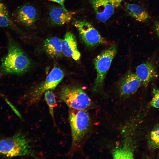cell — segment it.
I'll use <instances>...</instances> for the list:
<instances>
[{"instance_id": "cell-23", "label": "cell", "mask_w": 159, "mask_h": 159, "mask_svg": "<svg viewBox=\"0 0 159 159\" xmlns=\"http://www.w3.org/2000/svg\"><path fill=\"white\" fill-rule=\"evenodd\" d=\"M47 1H52L58 4L61 6L65 7L64 3L66 0H45Z\"/></svg>"}, {"instance_id": "cell-10", "label": "cell", "mask_w": 159, "mask_h": 159, "mask_svg": "<svg viewBox=\"0 0 159 159\" xmlns=\"http://www.w3.org/2000/svg\"><path fill=\"white\" fill-rule=\"evenodd\" d=\"M61 49L62 53L65 56L76 61L80 59L81 54L78 49L77 41L71 32H67L62 39Z\"/></svg>"}, {"instance_id": "cell-20", "label": "cell", "mask_w": 159, "mask_h": 159, "mask_svg": "<svg viewBox=\"0 0 159 159\" xmlns=\"http://www.w3.org/2000/svg\"><path fill=\"white\" fill-rule=\"evenodd\" d=\"M153 97L150 102V105L155 108H159V89L154 87L153 88Z\"/></svg>"}, {"instance_id": "cell-4", "label": "cell", "mask_w": 159, "mask_h": 159, "mask_svg": "<svg viewBox=\"0 0 159 159\" xmlns=\"http://www.w3.org/2000/svg\"><path fill=\"white\" fill-rule=\"evenodd\" d=\"M59 96L69 109L85 110L92 103L91 100L87 95L78 87L64 86L61 89Z\"/></svg>"}, {"instance_id": "cell-5", "label": "cell", "mask_w": 159, "mask_h": 159, "mask_svg": "<svg viewBox=\"0 0 159 159\" xmlns=\"http://www.w3.org/2000/svg\"><path fill=\"white\" fill-rule=\"evenodd\" d=\"M117 51L116 47L111 45L97 56L94 60V66L97 74L93 86V91H98L102 88L107 73Z\"/></svg>"}, {"instance_id": "cell-19", "label": "cell", "mask_w": 159, "mask_h": 159, "mask_svg": "<svg viewBox=\"0 0 159 159\" xmlns=\"http://www.w3.org/2000/svg\"><path fill=\"white\" fill-rule=\"evenodd\" d=\"M150 140L155 147L159 146V127L152 131L150 134Z\"/></svg>"}, {"instance_id": "cell-14", "label": "cell", "mask_w": 159, "mask_h": 159, "mask_svg": "<svg viewBox=\"0 0 159 159\" xmlns=\"http://www.w3.org/2000/svg\"><path fill=\"white\" fill-rule=\"evenodd\" d=\"M125 7L128 14L137 21L145 22L150 19V16L147 11L139 5L127 3Z\"/></svg>"}, {"instance_id": "cell-2", "label": "cell", "mask_w": 159, "mask_h": 159, "mask_svg": "<svg viewBox=\"0 0 159 159\" xmlns=\"http://www.w3.org/2000/svg\"><path fill=\"white\" fill-rule=\"evenodd\" d=\"M0 155L11 158L21 156L34 157L35 154L31 140L19 132L11 137L0 139Z\"/></svg>"}, {"instance_id": "cell-16", "label": "cell", "mask_w": 159, "mask_h": 159, "mask_svg": "<svg viewBox=\"0 0 159 159\" xmlns=\"http://www.w3.org/2000/svg\"><path fill=\"white\" fill-rule=\"evenodd\" d=\"M0 27L10 29L20 34L22 32L11 20L7 8L2 0H0Z\"/></svg>"}, {"instance_id": "cell-15", "label": "cell", "mask_w": 159, "mask_h": 159, "mask_svg": "<svg viewBox=\"0 0 159 159\" xmlns=\"http://www.w3.org/2000/svg\"><path fill=\"white\" fill-rule=\"evenodd\" d=\"M62 39L56 37H53L46 39L44 42V50L52 58H56L62 55Z\"/></svg>"}, {"instance_id": "cell-11", "label": "cell", "mask_w": 159, "mask_h": 159, "mask_svg": "<svg viewBox=\"0 0 159 159\" xmlns=\"http://www.w3.org/2000/svg\"><path fill=\"white\" fill-rule=\"evenodd\" d=\"M73 14V13L65 7L61 6H54L49 11V20L53 25H62L71 21Z\"/></svg>"}, {"instance_id": "cell-12", "label": "cell", "mask_w": 159, "mask_h": 159, "mask_svg": "<svg viewBox=\"0 0 159 159\" xmlns=\"http://www.w3.org/2000/svg\"><path fill=\"white\" fill-rule=\"evenodd\" d=\"M93 7L97 19L105 22L113 15L114 7L108 0H89Z\"/></svg>"}, {"instance_id": "cell-21", "label": "cell", "mask_w": 159, "mask_h": 159, "mask_svg": "<svg viewBox=\"0 0 159 159\" xmlns=\"http://www.w3.org/2000/svg\"><path fill=\"white\" fill-rule=\"evenodd\" d=\"M153 23V29L159 38V20L154 21Z\"/></svg>"}, {"instance_id": "cell-7", "label": "cell", "mask_w": 159, "mask_h": 159, "mask_svg": "<svg viewBox=\"0 0 159 159\" xmlns=\"http://www.w3.org/2000/svg\"><path fill=\"white\" fill-rule=\"evenodd\" d=\"M64 76V72L60 68L54 67L45 80L32 92L30 100L32 103L38 101L47 91L55 89L62 80Z\"/></svg>"}, {"instance_id": "cell-22", "label": "cell", "mask_w": 159, "mask_h": 159, "mask_svg": "<svg viewBox=\"0 0 159 159\" xmlns=\"http://www.w3.org/2000/svg\"><path fill=\"white\" fill-rule=\"evenodd\" d=\"M108 0L114 7H117L119 6L122 2L124 0Z\"/></svg>"}, {"instance_id": "cell-8", "label": "cell", "mask_w": 159, "mask_h": 159, "mask_svg": "<svg viewBox=\"0 0 159 159\" xmlns=\"http://www.w3.org/2000/svg\"><path fill=\"white\" fill-rule=\"evenodd\" d=\"M19 22L25 27L32 28L38 19V14L35 7L29 4H24L18 8L16 13Z\"/></svg>"}, {"instance_id": "cell-18", "label": "cell", "mask_w": 159, "mask_h": 159, "mask_svg": "<svg viewBox=\"0 0 159 159\" xmlns=\"http://www.w3.org/2000/svg\"><path fill=\"white\" fill-rule=\"evenodd\" d=\"M45 100L48 106L49 113L54 122V109L56 103L55 95L50 90H48L44 93Z\"/></svg>"}, {"instance_id": "cell-9", "label": "cell", "mask_w": 159, "mask_h": 159, "mask_svg": "<svg viewBox=\"0 0 159 159\" xmlns=\"http://www.w3.org/2000/svg\"><path fill=\"white\" fill-rule=\"evenodd\" d=\"M141 80L135 74L127 73L122 79L120 85V95L126 97L135 93L140 86Z\"/></svg>"}, {"instance_id": "cell-24", "label": "cell", "mask_w": 159, "mask_h": 159, "mask_svg": "<svg viewBox=\"0 0 159 159\" xmlns=\"http://www.w3.org/2000/svg\"><path fill=\"white\" fill-rule=\"evenodd\" d=\"M0 95L2 97L3 96V95H2L1 94V93H0Z\"/></svg>"}, {"instance_id": "cell-3", "label": "cell", "mask_w": 159, "mask_h": 159, "mask_svg": "<svg viewBox=\"0 0 159 159\" xmlns=\"http://www.w3.org/2000/svg\"><path fill=\"white\" fill-rule=\"evenodd\" d=\"M69 120L72 139L71 150H74L79 146L88 131L90 118L85 110L69 109Z\"/></svg>"}, {"instance_id": "cell-6", "label": "cell", "mask_w": 159, "mask_h": 159, "mask_svg": "<svg viewBox=\"0 0 159 159\" xmlns=\"http://www.w3.org/2000/svg\"><path fill=\"white\" fill-rule=\"evenodd\" d=\"M73 25L77 29L80 37L85 45L92 48L107 44L106 40L90 22L85 20H77Z\"/></svg>"}, {"instance_id": "cell-13", "label": "cell", "mask_w": 159, "mask_h": 159, "mask_svg": "<svg viewBox=\"0 0 159 159\" xmlns=\"http://www.w3.org/2000/svg\"><path fill=\"white\" fill-rule=\"evenodd\" d=\"M135 74L144 87H147L153 79L157 77L155 67L150 62H147L138 65L136 69Z\"/></svg>"}, {"instance_id": "cell-17", "label": "cell", "mask_w": 159, "mask_h": 159, "mask_svg": "<svg viewBox=\"0 0 159 159\" xmlns=\"http://www.w3.org/2000/svg\"><path fill=\"white\" fill-rule=\"evenodd\" d=\"M113 158L115 159H130L133 158V153L131 149L127 146L119 148L113 153Z\"/></svg>"}, {"instance_id": "cell-1", "label": "cell", "mask_w": 159, "mask_h": 159, "mask_svg": "<svg viewBox=\"0 0 159 159\" xmlns=\"http://www.w3.org/2000/svg\"><path fill=\"white\" fill-rule=\"evenodd\" d=\"M6 35L7 53L1 59L0 74L1 75L22 74L29 69L30 61L8 32Z\"/></svg>"}]
</instances>
